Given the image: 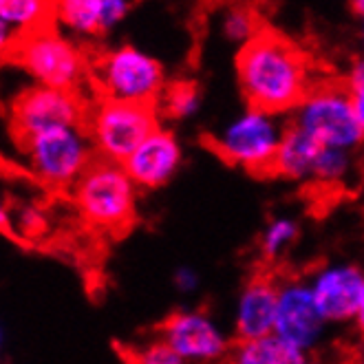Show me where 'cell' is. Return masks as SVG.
Wrapping results in <instances>:
<instances>
[{
	"label": "cell",
	"instance_id": "obj_1",
	"mask_svg": "<svg viewBox=\"0 0 364 364\" xmlns=\"http://www.w3.org/2000/svg\"><path fill=\"white\" fill-rule=\"evenodd\" d=\"M237 77L250 109L294 113L314 89L307 53L274 29H263L237 55Z\"/></svg>",
	"mask_w": 364,
	"mask_h": 364
},
{
	"label": "cell",
	"instance_id": "obj_2",
	"mask_svg": "<svg viewBox=\"0 0 364 364\" xmlns=\"http://www.w3.org/2000/svg\"><path fill=\"white\" fill-rule=\"evenodd\" d=\"M80 214L89 225L106 234H122L135 221L137 186L124 164L95 159L73 188Z\"/></svg>",
	"mask_w": 364,
	"mask_h": 364
},
{
	"label": "cell",
	"instance_id": "obj_3",
	"mask_svg": "<svg viewBox=\"0 0 364 364\" xmlns=\"http://www.w3.org/2000/svg\"><path fill=\"white\" fill-rule=\"evenodd\" d=\"M91 77L102 100L124 104L157 106L168 89L159 60L133 45L97 55L91 64Z\"/></svg>",
	"mask_w": 364,
	"mask_h": 364
},
{
	"label": "cell",
	"instance_id": "obj_4",
	"mask_svg": "<svg viewBox=\"0 0 364 364\" xmlns=\"http://www.w3.org/2000/svg\"><path fill=\"white\" fill-rule=\"evenodd\" d=\"M285 128L278 115L250 109L228 122L208 144L230 166L243 168L254 175H272L276 155L281 151Z\"/></svg>",
	"mask_w": 364,
	"mask_h": 364
},
{
	"label": "cell",
	"instance_id": "obj_5",
	"mask_svg": "<svg viewBox=\"0 0 364 364\" xmlns=\"http://www.w3.org/2000/svg\"><path fill=\"white\" fill-rule=\"evenodd\" d=\"M25 155L29 173L47 188L67 190L87 173L97 159L87 126L58 128L18 144Z\"/></svg>",
	"mask_w": 364,
	"mask_h": 364
},
{
	"label": "cell",
	"instance_id": "obj_6",
	"mask_svg": "<svg viewBox=\"0 0 364 364\" xmlns=\"http://www.w3.org/2000/svg\"><path fill=\"white\" fill-rule=\"evenodd\" d=\"M289 124L301 128L323 148H340V151L355 153L364 144L362 128L345 84H314V89L291 113Z\"/></svg>",
	"mask_w": 364,
	"mask_h": 364
},
{
	"label": "cell",
	"instance_id": "obj_7",
	"mask_svg": "<svg viewBox=\"0 0 364 364\" xmlns=\"http://www.w3.org/2000/svg\"><path fill=\"white\" fill-rule=\"evenodd\" d=\"M11 60L20 64L40 87L75 91L87 75V62L71 40L64 38L53 25L42 27L14 42Z\"/></svg>",
	"mask_w": 364,
	"mask_h": 364
},
{
	"label": "cell",
	"instance_id": "obj_8",
	"mask_svg": "<svg viewBox=\"0 0 364 364\" xmlns=\"http://www.w3.org/2000/svg\"><path fill=\"white\" fill-rule=\"evenodd\" d=\"M157 128V106L100 100L87 117V131L97 157L115 164H124Z\"/></svg>",
	"mask_w": 364,
	"mask_h": 364
},
{
	"label": "cell",
	"instance_id": "obj_9",
	"mask_svg": "<svg viewBox=\"0 0 364 364\" xmlns=\"http://www.w3.org/2000/svg\"><path fill=\"white\" fill-rule=\"evenodd\" d=\"M87 109L75 91L29 87L11 102V135L18 144L58 128L87 126Z\"/></svg>",
	"mask_w": 364,
	"mask_h": 364
},
{
	"label": "cell",
	"instance_id": "obj_10",
	"mask_svg": "<svg viewBox=\"0 0 364 364\" xmlns=\"http://www.w3.org/2000/svg\"><path fill=\"white\" fill-rule=\"evenodd\" d=\"M159 340L186 362H217L230 355V338L203 309H179L159 325Z\"/></svg>",
	"mask_w": 364,
	"mask_h": 364
},
{
	"label": "cell",
	"instance_id": "obj_11",
	"mask_svg": "<svg viewBox=\"0 0 364 364\" xmlns=\"http://www.w3.org/2000/svg\"><path fill=\"white\" fill-rule=\"evenodd\" d=\"M327 320L320 314L309 281L287 278L278 287V311L274 333L291 347L311 351L325 336Z\"/></svg>",
	"mask_w": 364,
	"mask_h": 364
},
{
	"label": "cell",
	"instance_id": "obj_12",
	"mask_svg": "<svg viewBox=\"0 0 364 364\" xmlns=\"http://www.w3.org/2000/svg\"><path fill=\"white\" fill-rule=\"evenodd\" d=\"M309 287L327 325L349 323L358 316L364 272L351 263H331L309 278Z\"/></svg>",
	"mask_w": 364,
	"mask_h": 364
},
{
	"label": "cell",
	"instance_id": "obj_13",
	"mask_svg": "<svg viewBox=\"0 0 364 364\" xmlns=\"http://www.w3.org/2000/svg\"><path fill=\"white\" fill-rule=\"evenodd\" d=\"M181 161H183V151H181L179 139L175 137V133H170L159 126L157 131L124 161V168L137 188L157 190L177 175Z\"/></svg>",
	"mask_w": 364,
	"mask_h": 364
},
{
	"label": "cell",
	"instance_id": "obj_14",
	"mask_svg": "<svg viewBox=\"0 0 364 364\" xmlns=\"http://www.w3.org/2000/svg\"><path fill=\"white\" fill-rule=\"evenodd\" d=\"M281 281L267 274H254L239 294L234 311V336L239 340H256L274 333Z\"/></svg>",
	"mask_w": 364,
	"mask_h": 364
},
{
	"label": "cell",
	"instance_id": "obj_15",
	"mask_svg": "<svg viewBox=\"0 0 364 364\" xmlns=\"http://www.w3.org/2000/svg\"><path fill=\"white\" fill-rule=\"evenodd\" d=\"M126 0H64L55 5V23L82 38H100L131 14Z\"/></svg>",
	"mask_w": 364,
	"mask_h": 364
},
{
	"label": "cell",
	"instance_id": "obj_16",
	"mask_svg": "<svg viewBox=\"0 0 364 364\" xmlns=\"http://www.w3.org/2000/svg\"><path fill=\"white\" fill-rule=\"evenodd\" d=\"M320 148L323 146L318 141H314L301 128H296L287 122L285 137L281 144V151L276 155L272 175L289 181H311Z\"/></svg>",
	"mask_w": 364,
	"mask_h": 364
},
{
	"label": "cell",
	"instance_id": "obj_17",
	"mask_svg": "<svg viewBox=\"0 0 364 364\" xmlns=\"http://www.w3.org/2000/svg\"><path fill=\"white\" fill-rule=\"evenodd\" d=\"M55 5L40 0H3L0 3V38L5 49H11L14 42L29 36L42 27L53 25Z\"/></svg>",
	"mask_w": 364,
	"mask_h": 364
},
{
	"label": "cell",
	"instance_id": "obj_18",
	"mask_svg": "<svg viewBox=\"0 0 364 364\" xmlns=\"http://www.w3.org/2000/svg\"><path fill=\"white\" fill-rule=\"evenodd\" d=\"M228 364H311V360L307 351L272 333L256 340H239L228 355Z\"/></svg>",
	"mask_w": 364,
	"mask_h": 364
},
{
	"label": "cell",
	"instance_id": "obj_19",
	"mask_svg": "<svg viewBox=\"0 0 364 364\" xmlns=\"http://www.w3.org/2000/svg\"><path fill=\"white\" fill-rule=\"evenodd\" d=\"M355 170V157L351 151L340 148H320L314 168V183L318 186H342Z\"/></svg>",
	"mask_w": 364,
	"mask_h": 364
},
{
	"label": "cell",
	"instance_id": "obj_20",
	"mask_svg": "<svg viewBox=\"0 0 364 364\" xmlns=\"http://www.w3.org/2000/svg\"><path fill=\"white\" fill-rule=\"evenodd\" d=\"M201 106V93L192 82H175L164 91L157 111L173 117V119H186L197 115Z\"/></svg>",
	"mask_w": 364,
	"mask_h": 364
},
{
	"label": "cell",
	"instance_id": "obj_21",
	"mask_svg": "<svg viewBox=\"0 0 364 364\" xmlns=\"http://www.w3.org/2000/svg\"><path fill=\"white\" fill-rule=\"evenodd\" d=\"M298 239V221L291 217H276L261 234V254L267 261L278 259Z\"/></svg>",
	"mask_w": 364,
	"mask_h": 364
},
{
	"label": "cell",
	"instance_id": "obj_22",
	"mask_svg": "<svg viewBox=\"0 0 364 364\" xmlns=\"http://www.w3.org/2000/svg\"><path fill=\"white\" fill-rule=\"evenodd\" d=\"M265 27L261 25V18L250 7H232L225 11L223 18V33L232 42H239L241 47L250 45V42L259 36Z\"/></svg>",
	"mask_w": 364,
	"mask_h": 364
},
{
	"label": "cell",
	"instance_id": "obj_23",
	"mask_svg": "<svg viewBox=\"0 0 364 364\" xmlns=\"http://www.w3.org/2000/svg\"><path fill=\"white\" fill-rule=\"evenodd\" d=\"M126 362L128 364H188L159 338L139 347H131V351L126 353Z\"/></svg>",
	"mask_w": 364,
	"mask_h": 364
},
{
	"label": "cell",
	"instance_id": "obj_24",
	"mask_svg": "<svg viewBox=\"0 0 364 364\" xmlns=\"http://www.w3.org/2000/svg\"><path fill=\"white\" fill-rule=\"evenodd\" d=\"M345 87H347V91L351 95L353 111H355L358 124H360L362 135H364V58L353 62V67L349 69Z\"/></svg>",
	"mask_w": 364,
	"mask_h": 364
},
{
	"label": "cell",
	"instance_id": "obj_25",
	"mask_svg": "<svg viewBox=\"0 0 364 364\" xmlns=\"http://www.w3.org/2000/svg\"><path fill=\"white\" fill-rule=\"evenodd\" d=\"M173 281H175L177 289H181L183 294H190L199 287V274L192 267H179L173 276Z\"/></svg>",
	"mask_w": 364,
	"mask_h": 364
},
{
	"label": "cell",
	"instance_id": "obj_26",
	"mask_svg": "<svg viewBox=\"0 0 364 364\" xmlns=\"http://www.w3.org/2000/svg\"><path fill=\"white\" fill-rule=\"evenodd\" d=\"M355 325L364 333V287H362V298H360V307H358V316H355Z\"/></svg>",
	"mask_w": 364,
	"mask_h": 364
},
{
	"label": "cell",
	"instance_id": "obj_27",
	"mask_svg": "<svg viewBox=\"0 0 364 364\" xmlns=\"http://www.w3.org/2000/svg\"><path fill=\"white\" fill-rule=\"evenodd\" d=\"M351 7H353V11L364 20V0H355V3H353Z\"/></svg>",
	"mask_w": 364,
	"mask_h": 364
},
{
	"label": "cell",
	"instance_id": "obj_28",
	"mask_svg": "<svg viewBox=\"0 0 364 364\" xmlns=\"http://www.w3.org/2000/svg\"><path fill=\"white\" fill-rule=\"evenodd\" d=\"M362 42H364V25H362Z\"/></svg>",
	"mask_w": 364,
	"mask_h": 364
}]
</instances>
